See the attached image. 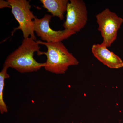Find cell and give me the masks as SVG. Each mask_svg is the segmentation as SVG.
I'll list each match as a JSON object with an SVG mask.
<instances>
[{
    "label": "cell",
    "mask_w": 123,
    "mask_h": 123,
    "mask_svg": "<svg viewBox=\"0 0 123 123\" xmlns=\"http://www.w3.org/2000/svg\"><path fill=\"white\" fill-rule=\"evenodd\" d=\"M40 49L39 44L32 38L23 39L21 46L7 56L4 66L22 73L37 72L45 65V63H39L34 57L35 52L38 54Z\"/></svg>",
    "instance_id": "6da1fadb"
},
{
    "label": "cell",
    "mask_w": 123,
    "mask_h": 123,
    "mask_svg": "<svg viewBox=\"0 0 123 123\" xmlns=\"http://www.w3.org/2000/svg\"><path fill=\"white\" fill-rule=\"evenodd\" d=\"M38 44L46 46V52L40 51L39 55H46L47 60L44 67L45 70L55 74L65 73L70 66H75L79 64V61L69 52L68 49L62 42L47 43L38 40Z\"/></svg>",
    "instance_id": "7a4b0ae2"
},
{
    "label": "cell",
    "mask_w": 123,
    "mask_h": 123,
    "mask_svg": "<svg viewBox=\"0 0 123 123\" xmlns=\"http://www.w3.org/2000/svg\"><path fill=\"white\" fill-rule=\"evenodd\" d=\"M11 7V13L19 23V26L14 29L12 36L17 30L22 31L24 39L31 37L36 40L34 34L33 21L36 18L31 11V6L26 0H7Z\"/></svg>",
    "instance_id": "3957f363"
},
{
    "label": "cell",
    "mask_w": 123,
    "mask_h": 123,
    "mask_svg": "<svg viewBox=\"0 0 123 123\" xmlns=\"http://www.w3.org/2000/svg\"><path fill=\"white\" fill-rule=\"evenodd\" d=\"M98 30L103 38L101 44L108 47L116 39L117 32L123 22V18L106 8L96 16Z\"/></svg>",
    "instance_id": "277c9868"
},
{
    "label": "cell",
    "mask_w": 123,
    "mask_h": 123,
    "mask_svg": "<svg viewBox=\"0 0 123 123\" xmlns=\"http://www.w3.org/2000/svg\"><path fill=\"white\" fill-rule=\"evenodd\" d=\"M66 18L63 24L65 29L79 32L88 20V12L82 0H70L67 6Z\"/></svg>",
    "instance_id": "5b68a950"
},
{
    "label": "cell",
    "mask_w": 123,
    "mask_h": 123,
    "mask_svg": "<svg viewBox=\"0 0 123 123\" xmlns=\"http://www.w3.org/2000/svg\"><path fill=\"white\" fill-rule=\"evenodd\" d=\"M52 15L47 14L42 18H36L33 21L34 31L43 42L47 43L62 42L76 34L70 30H54L50 27L49 23Z\"/></svg>",
    "instance_id": "8992f818"
},
{
    "label": "cell",
    "mask_w": 123,
    "mask_h": 123,
    "mask_svg": "<svg viewBox=\"0 0 123 123\" xmlns=\"http://www.w3.org/2000/svg\"><path fill=\"white\" fill-rule=\"evenodd\" d=\"M91 50L95 57L108 68L118 69L123 67V62L121 58L103 44H94Z\"/></svg>",
    "instance_id": "52a82bcc"
},
{
    "label": "cell",
    "mask_w": 123,
    "mask_h": 123,
    "mask_svg": "<svg viewBox=\"0 0 123 123\" xmlns=\"http://www.w3.org/2000/svg\"><path fill=\"white\" fill-rule=\"evenodd\" d=\"M43 7L50 13L53 17H57L60 20L64 18V14L67 11L68 0H40Z\"/></svg>",
    "instance_id": "ba28073f"
},
{
    "label": "cell",
    "mask_w": 123,
    "mask_h": 123,
    "mask_svg": "<svg viewBox=\"0 0 123 123\" xmlns=\"http://www.w3.org/2000/svg\"><path fill=\"white\" fill-rule=\"evenodd\" d=\"M8 68L6 66H3L0 72V112L1 114L7 113L8 111V107L3 98L5 80L10 77V75L7 72Z\"/></svg>",
    "instance_id": "9c48e42d"
},
{
    "label": "cell",
    "mask_w": 123,
    "mask_h": 123,
    "mask_svg": "<svg viewBox=\"0 0 123 123\" xmlns=\"http://www.w3.org/2000/svg\"><path fill=\"white\" fill-rule=\"evenodd\" d=\"M6 7L11 8V7L8 1L7 0V1H5L3 0H0V8L1 9H2L4 8H6Z\"/></svg>",
    "instance_id": "30bf717a"
}]
</instances>
